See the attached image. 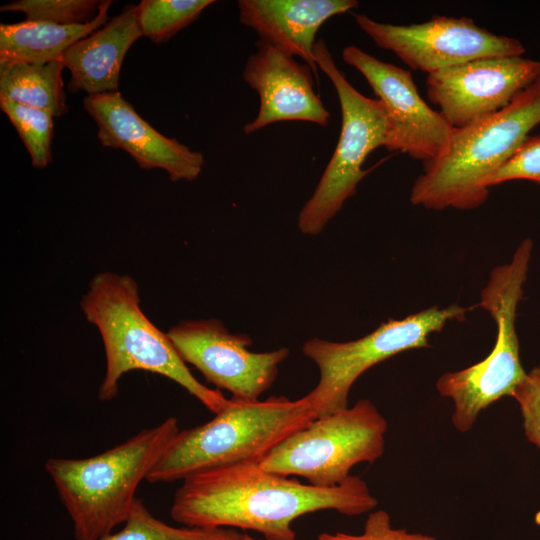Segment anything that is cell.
Here are the masks:
<instances>
[{
    "label": "cell",
    "instance_id": "obj_20",
    "mask_svg": "<svg viewBox=\"0 0 540 540\" xmlns=\"http://www.w3.org/2000/svg\"><path fill=\"white\" fill-rule=\"evenodd\" d=\"M242 534L231 528L174 527L152 515L136 498L123 528L100 540H241Z\"/></svg>",
    "mask_w": 540,
    "mask_h": 540
},
{
    "label": "cell",
    "instance_id": "obj_7",
    "mask_svg": "<svg viewBox=\"0 0 540 540\" xmlns=\"http://www.w3.org/2000/svg\"><path fill=\"white\" fill-rule=\"evenodd\" d=\"M388 423L369 399H359L317 417L277 445L259 464L276 474L299 476L309 484L343 483L360 463H374L385 450Z\"/></svg>",
    "mask_w": 540,
    "mask_h": 540
},
{
    "label": "cell",
    "instance_id": "obj_17",
    "mask_svg": "<svg viewBox=\"0 0 540 540\" xmlns=\"http://www.w3.org/2000/svg\"><path fill=\"white\" fill-rule=\"evenodd\" d=\"M142 36L138 7L128 5L104 26L74 43L61 58L71 74L69 91L82 90L88 95L118 91L124 57Z\"/></svg>",
    "mask_w": 540,
    "mask_h": 540
},
{
    "label": "cell",
    "instance_id": "obj_1",
    "mask_svg": "<svg viewBox=\"0 0 540 540\" xmlns=\"http://www.w3.org/2000/svg\"><path fill=\"white\" fill-rule=\"evenodd\" d=\"M378 501L367 483L351 475L333 487L304 484L259 463L215 468L187 477L175 492L170 515L182 526L254 530L265 540H296L292 523L322 510L356 516Z\"/></svg>",
    "mask_w": 540,
    "mask_h": 540
},
{
    "label": "cell",
    "instance_id": "obj_19",
    "mask_svg": "<svg viewBox=\"0 0 540 540\" xmlns=\"http://www.w3.org/2000/svg\"><path fill=\"white\" fill-rule=\"evenodd\" d=\"M61 60L46 64L0 62V100L38 108L60 117L68 112Z\"/></svg>",
    "mask_w": 540,
    "mask_h": 540
},
{
    "label": "cell",
    "instance_id": "obj_21",
    "mask_svg": "<svg viewBox=\"0 0 540 540\" xmlns=\"http://www.w3.org/2000/svg\"><path fill=\"white\" fill-rule=\"evenodd\" d=\"M212 0H142L138 23L142 35L161 44L194 22Z\"/></svg>",
    "mask_w": 540,
    "mask_h": 540
},
{
    "label": "cell",
    "instance_id": "obj_14",
    "mask_svg": "<svg viewBox=\"0 0 540 540\" xmlns=\"http://www.w3.org/2000/svg\"><path fill=\"white\" fill-rule=\"evenodd\" d=\"M83 106L98 127L103 147L126 151L143 169H163L173 182L200 175L203 154L155 130L120 92L87 95Z\"/></svg>",
    "mask_w": 540,
    "mask_h": 540
},
{
    "label": "cell",
    "instance_id": "obj_6",
    "mask_svg": "<svg viewBox=\"0 0 540 540\" xmlns=\"http://www.w3.org/2000/svg\"><path fill=\"white\" fill-rule=\"evenodd\" d=\"M532 252L524 239L508 264L495 267L480 293L478 306L496 322L497 336L487 357L459 371L447 372L436 381L438 393L453 403L451 422L460 433L474 426L480 413L504 396H511L525 378L515 329L517 307L523 296Z\"/></svg>",
    "mask_w": 540,
    "mask_h": 540
},
{
    "label": "cell",
    "instance_id": "obj_10",
    "mask_svg": "<svg viewBox=\"0 0 540 540\" xmlns=\"http://www.w3.org/2000/svg\"><path fill=\"white\" fill-rule=\"evenodd\" d=\"M353 16L377 46L393 52L411 69L427 74L475 59L522 56L525 52L517 39L493 34L471 18L435 16L420 24L394 25L365 14Z\"/></svg>",
    "mask_w": 540,
    "mask_h": 540
},
{
    "label": "cell",
    "instance_id": "obj_8",
    "mask_svg": "<svg viewBox=\"0 0 540 540\" xmlns=\"http://www.w3.org/2000/svg\"><path fill=\"white\" fill-rule=\"evenodd\" d=\"M318 69L330 79L337 93L342 124L335 150L309 200L298 215V228L305 235H317L352 197L368 171L362 169L368 155L386 147L389 124L378 99L364 96L336 65L325 41L314 47Z\"/></svg>",
    "mask_w": 540,
    "mask_h": 540
},
{
    "label": "cell",
    "instance_id": "obj_22",
    "mask_svg": "<svg viewBox=\"0 0 540 540\" xmlns=\"http://www.w3.org/2000/svg\"><path fill=\"white\" fill-rule=\"evenodd\" d=\"M1 110L7 115L36 168H44L51 160L53 115L45 110L0 100Z\"/></svg>",
    "mask_w": 540,
    "mask_h": 540
},
{
    "label": "cell",
    "instance_id": "obj_26",
    "mask_svg": "<svg viewBox=\"0 0 540 540\" xmlns=\"http://www.w3.org/2000/svg\"><path fill=\"white\" fill-rule=\"evenodd\" d=\"M517 401L527 439L540 449V367H534L516 386Z\"/></svg>",
    "mask_w": 540,
    "mask_h": 540
},
{
    "label": "cell",
    "instance_id": "obj_3",
    "mask_svg": "<svg viewBox=\"0 0 540 540\" xmlns=\"http://www.w3.org/2000/svg\"><path fill=\"white\" fill-rule=\"evenodd\" d=\"M179 431L170 416L97 455L51 457L44 466L71 518L75 540H100L124 524L135 492Z\"/></svg>",
    "mask_w": 540,
    "mask_h": 540
},
{
    "label": "cell",
    "instance_id": "obj_25",
    "mask_svg": "<svg viewBox=\"0 0 540 540\" xmlns=\"http://www.w3.org/2000/svg\"><path fill=\"white\" fill-rule=\"evenodd\" d=\"M317 540H438L437 538L412 533L405 528H394L391 524L390 515L385 510H372L364 524L361 534H348L344 532L318 535Z\"/></svg>",
    "mask_w": 540,
    "mask_h": 540
},
{
    "label": "cell",
    "instance_id": "obj_18",
    "mask_svg": "<svg viewBox=\"0 0 540 540\" xmlns=\"http://www.w3.org/2000/svg\"><path fill=\"white\" fill-rule=\"evenodd\" d=\"M112 1H100L96 17L84 24L59 25L24 20L0 25V62L46 64L61 60L77 41L107 23Z\"/></svg>",
    "mask_w": 540,
    "mask_h": 540
},
{
    "label": "cell",
    "instance_id": "obj_24",
    "mask_svg": "<svg viewBox=\"0 0 540 540\" xmlns=\"http://www.w3.org/2000/svg\"><path fill=\"white\" fill-rule=\"evenodd\" d=\"M513 180L540 184V136H528L513 156L490 178L488 187Z\"/></svg>",
    "mask_w": 540,
    "mask_h": 540
},
{
    "label": "cell",
    "instance_id": "obj_12",
    "mask_svg": "<svg viewBox=\"0 0 540 540\" xmlns=\"http://www.w3.org/2000/svg\"><path fill=\"white\" fill-rule=\"evenodd\" d=\"M342 59L362 74L382 103L389 124L388 151L406 153L424 164L444 154L454 128L423 100L410 71L355 45L343 49Z\"/></svg>",
    "mask_w": 540,
    "mask_h": 540
},
{
    "label": "cell",
    "instance_id": "obj_9",
    "mask_svg": "<svg viewBox=\"0 0 540 540\" xmlns=\"http://www.w3.org/2000/svg\"><path fill=\"white\" fill-rule=\"evenodd\" d=\"M467 311L457 304L431 307L402 319H390L357 340H307L302 352L320 373L317 385L306 395L316 416L348 407L351 388L364 372L401 352L430 347L432 333L440 332L451 320H462Z\"/></svg>",
    "mask_w": 540,
    "mask_h": 540
},
{
    "label": "cell",
    "instance_id": "obj_23",
    "mask_svg": "<svg viewBox=\"0 0 540 540\" xmlns=\"http://www.w3.org/2000/svg\"><path fill=\"white\" fill-rule=\"evenodd\" d=\"M99 5L96 0H18L3 5L0 11L22 12L27 21L73 25L92 21Z\"/></svg>",
    "mask_w": 540,
    "mask_h": 540
},
{
    "label": "cell",
    "instance_id": "obj_2",
    "mask_svg": "<svg viewBox=\"0 0 540 540\" xmlns=\"http://www.w3.org/2000/svg\"><path fill=\"white\" fill-rule=\"evenodd\" d=\"M86 320L100 332L106 359L98 390L101 401L118 395L121 377L144 370L169 378L216 414L230 399L199 382L190 372L167 333L160 331L140 307L138 285L128 275L101 272L95 275L81 300Z\"/></svg>",
    "mask_w": 540,
    "mask_h": 540
},
{
    "label": "cell",
    "instance_id": "obj_15",
    "mask_svg": "<svg viewBox=\"0 0 540 540\" xmlns=\"http://www.w3.org/2000/svg\"><path fill=\"white\" fill-rule=\"evenodd\" d=\"M313 71L281 49L258 40L243 70L244 81L257 92L256 117L245 124V134L281 121H305L325 127L330 112L314 90ZM314 74V73H313Z\"/></svg>",
    "mask_w": 540,
    "mask_h": 540
},
{
    "label": "cell",
    "instance_id": "obj_11",
    "mask_svg": "<svg viewBox=\"0 0 540 540\" xmlns=\"http://www.w3.org/2000/svg\"><path fill=\"white\" fill-rule=\"evenodd\" d=\"M167 335L184 362L200 371L207 382L230 392L232 399L246 402L260 400L290 352L286 347L253 352L247 334L231 333L214 318L182 321Z\"/></svg>",
    "mask_w": 540,
    "mask_h": 540
},
{
    "label": "cell",
    "instance_id": "obj_16",
    "mask_svg": "<svg viewBox=\"0 0 540 540\" xmlns=\"http://www.w3.org/2000/svg\"><path fill=\"white\" fill-rule=\"evenodd\" d=\"M240 22L259 40L301 58L317 75L314 47L319 28L330 18L358 7L356 0H239Z\"/></svg>",
    "mask_w": 540,
    "mask_h": 540
},
{
    "label": "cell",
    "instance_id": "obj_5",
    "mask_svg": "<svg viewBox=\"0 0 540 540\" xmlns=\"http://www.w3.org/2000/svg\"><path fill=\"white\" fill-rule=\"evenodd\" d=\"M317 418L306 395L253 402L230 398L214 417L179 430L147 476L150 483L184 480L231 465L260 463L277 445Z\"/></svg>",
    "mask_w": 540,
    "mask_h": 540
},
{
    "label": "cell",
    "instance_id": "obj_13",
    "mask_svg": "<svg viewBox=\"0 0 540 540\" xmlns=\"http://www.w3.org/2000/svg\"><path fill=\"white\" fill-rule=\"evenodd\" d=\"M540 74V62L522 56L475 59L426 78L427 97L454 129L506 107Z\"/></svg>",
    "mask_w": 540,
    "mask_h": 540
},
{
    "label": "cell",
    "instance_id": "obj_4",
    "mask_svg": "<svg viewBox=\"0 0 540 540\" xmlns=\"http://www.w3.org/2000/svg\"><path fill=\"white\" fill-rule=\"evenodd\" d=\"M540 123V74L498 112L454 129L444 154L424 164L410 201L426 209L470 210L488 198L490 178Z\"/></svg>",
    "mask_w": 540,
    "mask_h": 540
},
{
    "label": "cell",
    "instance_id": "obj_27",
    "mask_svg": "<svg viewBox=\"0 0 540 540\" xmlns=\"http://www.w3.org/2000/svg\"><path fill=\"white\" fill-rule=\"evenodd\" d=\"M241 540H257V539H255V538H253V537H251V536H249L247 534H242Z\"/></svg>",
    "mask_w": 540,
    "mask_h": 540
}]
</instances>
